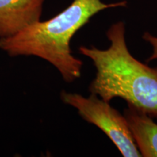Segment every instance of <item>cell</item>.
Wrapping results in <instances>:
<instances>
[{"label": "cell", "instance_id": "6da1fadb", "mask_svg": "<svg viewBox=\"0 0 157 157\" xmlns=\"http://www.w3.org/2000/svg\"><path fill=\"white\" fill-rule=\"evenodd\" d=\"M106 35L111 42L106 50L79 48L80 53L91 59L97 70L90 93L108 103L121 98L127 105L157 119V67H150L131 55L123 22L111 25Z\"/></svg>", "mask_w": 157, "mask_h": 157}, {"label": "cell", "instance_id": "8992f818", "mask_svg": "<svg viewBox=\"0 0 157 157\" xmlns=\"http://www.w3.org/2000/svg\"><path fill=\"white\" fill-rule=\"evenodd\" d=\"M143 39L146 40L151 44L153 47V53L151 56H150L147 61H151V60H154V59H157V37L154 36L153 35L149 34L148 32H145L143 36Z\"/></svg>", "mask_w": 157, "mask_h": 157}, {"label": "cell", "instance_id": "277c9868", "mask_svg": "<svg viewBox=\"0 0 157 157\" xmlns=\"http://www.w3.org/2000/svg\"><path fill=\"white\" fill-rule=\"evenodd\" d=\"M44 0H0V39L40 21Z\"/></svg>", "mask_w": 157, "mask_h": 157}, {"label": "cell", "instance_id": "3957f363", "mask_svg": "<svg viewBox=\"0 0 157 157\" xmlns=\"http://www.w3.org/2000/svg\"><path fill=\"white\" fill-rule=\"evenodd\" d=\"M63 102L77 109L84 120L93 124L111 139L124 157L142 156L137 149L124 116L109 105L91 94L89 98L77 93L63 91L60 95Z\"/></svg>", "mask_w": 157, "mask_h": 157}, {"label": "cell", "instance_id": "7a4b0ae2", "mask_svg": "<svg viewBox=\"0 0 157 157\" xmlns=\"http://www.w3.org/2000/svg\"><path fill=\"white\" fill-rule=\"evenodd\" d=\"M127 2L105 4L101 0H74L64 10L45 21L0 39V49L10 56H36L56 67L65 81L81 76L83 63L71 53V40L91 17L103 10L125 7Z\"/></svg>", "mask_w": 157, "mask_h": 157}, {"label": "cell", "instance_id": "5b68a950", "mask_svg": "<svg viewBox=\"0 0 157 157\" xmlns=\"http://www.w3.org/2000/svg\"><path fill=\"white\" fill-rule=\"evenodd\" d=\"M124 113L142 156L157 157V124L130 105Z\"/></svg>", "mask_w": 157, "mask_h": 157}]
</instances>
